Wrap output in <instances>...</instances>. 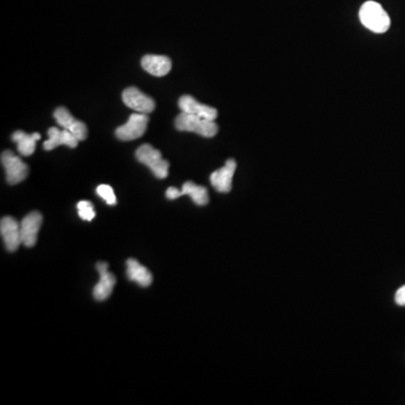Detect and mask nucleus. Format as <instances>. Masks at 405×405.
Here are the masks:
<instances>
[{"label":"nucleus","mask_w":405,"mask_h":405,"mask_svg":"<svg viewBox=\"0 0 405 405\" xmlns=\"http://www.w3.org/2000/svg\"><path fill=\"white\" fill-rule=\"evenodd\" d=\"M122 98H123L124 104L136 113L150 114L156 109L154 100L149 97L148 95L143 94L136 87H129V88L125 89L122 95Z\"/></svg>","instance_id":"obj_6"},{"label":"nucleus","mask_w":405,"mask_h":405,"mask_svg":"<svg viewBox=\"0 0 405 405\" xmlns=\"http://www.w3.org/2000/svg\"><path fill=\"white\" fill-rule=\"evenodd\" d=\"M42 222L43 216L38 211L31 212L21 221L22 244L25 247L32 248L35 246Z\"/></svg>","instance_id":"obj_8"},{"label":"nucleus","mask_w":405,"mask_h":405,"mask_svg":"<svg viewBox=\"0 0 405 405\" xmlns=\"http://www.w3.org/2000/svg\"><path fill=\"white\" fill-rule=\"evenodd\" d=\"M178 106L182 109V112L188 113V114L196 115L200 118H206V120H215L218 118V111L214 107L209 105H204L197 102L191 95H184L180 97L178 102Z\"/></svg>","instance_id":"obj_13"},{"label":"nucleus","mask_w":405,"mask_h":405,"mask_svg":"<svg viewBox=\"0 0 405 405\" xmlns=\"http://www.w3.org/2000/svg\"><path fill=\"white\" fill-rule=\"evenodd\" d=\"M395 302L397 305L405 306V285L399 288L395 293Z\"/></svg>","instance_id":"obj_20"},{"label":"nucleus","mask_w":405,"mask_h":405,"mask_svg":"<svg viewBox=\"0 0 405 405\" xmlns=\"http://www.w3.org/2000/svg\"><path fill=\"white\" fill-rule=\"evenodd\" d=\"M77 209H78V214H79L80 219H83L84 221L90 222L96 216L94 205L89 200H80L77 204Z\"/></svg>","instance_id":"obj_18"},{"label":"nucleus","mask_w":405,"mask_h":405,"mask_svg":"<svg viewBox=\"0 0 405 405\" xmlns=\"http://www.w3.org/2000/svg\"><path fill=\"white\" fill-rule=\"evenodd\" d=\"M127 275L129 280L136 283L141 287H149L152 284L153 277L150 270L135 259L127 260Z\"/></svg>","instance_id":"obj_16"},{"label":"nucleus","mask_w":405,"mask_h":405,"mask_svg":"<svg viewBox=\"0 0 405 405\" xmlns=\"http://www.w3.org/2000/svg\"><path fill=\"white\" fill-rule=\"evenodd\" d=\"M98 273H100V282L97 285L95 286L93 295L97 301H105L111 296L113 293L115 284H116V278H115L113 273L109 271V264L106 262H98L97 266Z\"/></svg>","instance_id":"obj_12"},{"label":"nucleus","mask_w":405,"mask_h":405,"mask_svg":"<svg viewBox=\"0 0 405 405\" xmlns=\"http://www.w3.org/2000/svg\"><path fill=\"white\" fill-rule=\"evenodd\" d=\"M1 164L6 170L7 182L9 185H16L26 180L29 167L19 157L15 156L12 151L1 153Z\"/></svg>","instance_id":"obj_5"},{"label":"nucleus","mask_w":405,"mask_h":405,"mask_svg":"<svg viewBox=\"0 0 405 405\" xmlns=\"http://www.w3.org/2000/svg\"><path fill=\"white\" fill-rule=\"evenodd\" d=\"M182 195L191 196V200H193V202L196 205L205 206L209 204V191H207L206 187L196 185L193 182H186L182 185V191H178L175 187H169L167 191H166V197H167L168 200H177V198H180Z\"/></svg>","instance_id":"obj_7"},{"label":"nucleus","mask_w":405,"mask_h":405,"mask_svg":"<svg viewBox=\"0 0 405 405\" xmlns=\"http://www.w3.org/2000/svg\"><path fill=\"white\" fill-rule=\"evenodd\" d=\"M175 125L182 132L196 133L204 138H213L218 134V124L214 120H206L196 115L180 113L175 120Z\"/></svg>","instance_id":"obj_2"},{"label":"nucleus","mask_w":405,"mask_h":405,"mask_svg":"<svg viewBox=\"0 0 405 405\" xmlns=\"http://www.w3.org/2000/svg\"><path fill=\"white\" fill-rule=\"evenodd\" d=\"M47 136L49 138L43 143V148L47 151L53 150L59 145H67V147L74 149L79 143V140L70 131L65 129H60L58 127H50L47 131Z\"/></svg>","instance_id":"obj_14"},{"label":"nucleus","mask_w":405,"mask_h":405,"mask_svg":"<svg viewBox=\"0 0 405 405\" xmlns=\"http://www.w3.org/2000/svg\"><path fill=\"white\" fill-rule=\"evenodd\" d=\"M359 19L366 29L377 34L388 32L390 18L382 5L373 0L366 1L359 10Z\"/></svg>","instance_id":"obj_1"},{"label":"nucleus","mask_w":405,"mask_h":405,"mask_svg":"<svg viewBox=\"0 0 405 405\" xmlns=\"http://www.w3.org/2000/svg\"><path fill=\"white\" fill-rule=\"evenodd\" d=\"M141 65L148 74L154 77H164L171 70V60L166 56L148 54L141 60Z\"/></svg>","instance_id":"obj_15"},{"label":"nucleus","mask_w":405,"mask_h":405,"mask_svg":"<svg viewBox=\"0 0 405 405\" xmlns=\"http://www.w3.org/2000/svg\"><path fill=\"white\" fill-rule=\"evenodd\" d=\"M138 161L147 166L153 175L159 180H165L169 173V162L162 158L160 151L157 150L151 144H143L135 153Z\"/></svg>","instance_id":"obj_3"},{"label":"nucleus","mask_w":405,"mask_h":405,"mask_svg":"<svg viewBox=\"0 0 405 405\" xmlns=\"http://www.w3.org/2000/svg\"><path fill=\"white\" fill-rule=\"evenodd\" d=\"M237 169L235 159H229L223 167L212 173L209 177L211 184L219 193H229L232 189V180Z\"/></svg>","instance_id":"obj_11"},{"label":"nucleus","mask_w":405,"mask_h":405,"mask_svg":"<svg viewBox=\"0 0 405 405\" xmlns=\"http://www.w3.org/2000/svg\"><path fill=\"white\" fill-rule=\"evenodd\" d=\"M0 233L9 253H14L22 244L21 223L12 216H5L0 222Z\"/></svg>","instance_id":"obj_9"},{"label":"nucleus","mask_w":405,"mask_h":405,"mask_svg":"<svg viewBox=\"0 0 405 405\" xmlns=\"http://www.w3.org/2000/svg\"><path fill=\"white\" fill-rule=\"evenodd\" d=\"M98 196L103 198L109 205H116V196H115L114 189L109 185H100L96 189Z\"/></svg>","instance_id":"obj_19"},{"label":"nucleus","mask_w":405,"mask_h":405,"mask_svg":"<svg viewBox=\"0 0 405 405\" xmlns=\"http://www.w3.org/2000/svg\"><path fill=\"white\" fill-rule=\"evenodd\" d=\"M148 124H149L148 114L135 112L129 116L127 123L116 129L115 134L120 141H132L141 138L147 131Z\"/></svg>","instance_id":"obj_4"},{"label":"nucleus","mask_w":405,"mask_h":405,"mask_svg":"<svg viewBox=\"0 0 405 405\" xmlns=\"http://www.w3.org/2000/svg\"><path fill=\"white\" fill-rule=\"evenodd\" d=\"M12 138L13 141L17 143L18 152L21 153L22 156L29 157L32 156L35 151L36 142L41 140V135L38 133L26 134L23 131H16L13 134Z\"/></svg>","instance_id":"obj_17"},{"label":"nucleus","mask_w":405,"mask_h":405,"mask_svg":"<svg viewBox=\"0 0 405 405\" xmlns=\"http://www.w3.org/2000/svg\"><path fill=\"white\" fill-rule=\"evenodd\" d=\"M53 116L62 129L70 131L79 141H85L87 138L88 131L86 124L81 120H76L65 107H58Z\"/></svg>","instance_id":"obj_10"}]
</instances>
